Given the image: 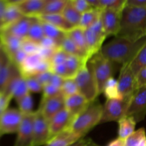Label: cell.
Wrapping results in <instances>:
<instances>
[{
    "mask_svg": "<svg viewBox=\"0 0 146 146\" xmlns=\"http://www.w3.org/2000/svg\"><path fill=\"white\" fill-rule=\"evenodd\" d=\"M51 61L44 59L38 53L27 56L18 68L21 75L25 78L51 71Z\"/></svg>",
    "mask_w": 146,
    "mask_h": 146,
    "instance_id": "7",
    "label": "cell"
},
{
    "mask_svg": "<svg viewBox=\"0 0 146 146\" xmlns=\"http://www.w3.org/2000/svg\"><path fill=\"white\" fill-rule=\"evenodd\" d=\"M146 115V86L141 87L132 94L125 116H131L136 123L141 122Z\"/></svg>",
    "mask_w": 146,
    "mask_h": 146,
    "instance_id": "9",
    "label": "cell"
},
{
    "mask_svg": "<svg viewBox=\"0 0 146 146\" xmlns=\"http://www.w3.org/2000/svg\"><path fill=\"white\" fill-rule=\"evenodd\" d=\"M90 104L84 96L78 93L66 98L65 108L75 118L87 108Z\"/></svg>",
    "mask_w": 146,
    "mask_h": 146,
    "instance_id": "19",
    "label": "cell"
},
{
    "mask_svg": "<svg viewBox=\"0 0 146 146\" xmlns=\"http://www.w3.org/2000/svg\"><path fill=\"white\" fill-rule=\"evenodd\" d=\"M66 35L72 40L74 44L78 46V48L86 56L89 61V55H88V50L87 47L86 41L85 32L84 29L81 27H74L69 31L66 32Z\"/></svg>",
    "mask_w": 146,
    "mask_h": 146,
    "instance_id": "24",
    "label": "cell"
},
{
    "mask_svg": "<svg viewBox=\"0 0 146 146\" xmlns=\"http://www.w3.org/2000/svg\"><path fill=\"white\" fill-rule=\"evenodd\" d=\"M11 100V98L6 96L4 94H0V117L4 113V111L9 108V104Z\"/></svg>",
    "mask_w": 146,
    "mask_h": 146,
    "instance_id": "48",
    "label": "cell"
},
{
    "mask_svg": "<svg viewBox=\"0 0 146 146\" xmlns=\"http://www.w3.org/2000/svg\"><path fill=\"white\" fill-rule=\"evenodd\" d=\"M91 146H100V145H97V144H96V143H94V144H93V145H91Z\"/></svg>",
    "mask_w": 146,
    "mask_h": 146,
    "instance_id": "57",
    "label": "cell"
},
{
    "mask_svg": "<svg viewBox=\"0 0 146 146\" xmlns=\"http://www.w3.org/2000/svg\"><path fill=\"white\" fill-rule=\"evenodd\" d=\"M32 19L31 17H23L20 19L17 20V21L4 28L2 31L9 33L22 40L25 39L27 38V35L32 22Z\"/></svg>",
    "mask_w": 146,
    "mask_h": 146,
    "instance_id": "21",
    "label": "cell"
},
{
    "mask_svg": "<svg viewBox=\"0 0 146 146\" xmlns=\"http://www.w3.org/2000/svg\"><path fill=\"white\" fill-rule=\"evenodd\" d=\"M34 18H36L40 21L51 24V25L62 30L66 33L74 28L69 22L67 21V20L64 18V17L61 14H41V15L37 16L36 17H34Z\"/></svg>",
    "mask_w": 146,
    "mask_h": 146,
    "instance_id": "23",
    "label": "cell"
},
{
    "mask_svg": "<svg viewBox=\"0 0 146 146\" xmlns=\"http://www.w3.org/2000/svg\"><path fill=\"white\" fill-rule=\"evenodd\" d=\"M82 138L70 131H64L51 138L44 146H68Z\"/></svg>",
    "mask_w": 146,
    "mask_h": 146,
    "instance_id": "25",
    "label": "cell"
},
{
    "mask_svg": "<svg viewBox=\"0 0 146 146\" xmlns=\"http://www.w3.org/2000/svg\"><path fill=\"white\" fill-rule=\"evenodd\" d=\"M94 143V141L91 138H86L84 137L68 146H91Z\"/></svg>",
    "mask_w": 146,
    "mask_h": 146,
    "instance_id": "50",
    "label": "cell"
},
{
    "mask_svg": "<svg viewBox=\"0 0 146 146\" xmlns=\"http://www.w3.org/2000/svg\"><path fill=\"white\" fill-rule=\"evenodd\" d=\"M19 106V110L22 114H28L34 112L33 108V99L30 94H27L20 99L16 101Z\"/></svg>",
    "mask_w": 146,
    "mask_h": 146,
    "instance_id": "39",
    "label": "cell"
},
{
    "mask_svg": "<svg viewBox=\"0 0 146 146\" xmlns=\"http://www.w3.org/2000/svg\"><path fill=\"white\" fill-rule=\"evenodd\" d=\"M88 63L86 60L76 56L68 54L65 61V66L66 67L68 74V78H74L78 71L83 66Z\"/></svg>",
    "mask_w": 146,
    "mask_h": 146,
    "instance_id": "28",
    "label": "cell"
},
{
    "mask_svg": "<svg viewBox=\"0 0 146 146\" xmlns=\"http://www.w3.org/2000/svg\"><path fill=\"white\" fill-rule=\"evenodd\" d=\"M71 4H73L76 9L81 13V14L87 12V11L92 10L94 9L89 5L87 0H70Z\"/></svg>",
    "mask_w": 146,
    "mask_h": 146,
    "instance_id": "43",
    "label": "cell"
},
{
    "mask_svg": "<svg viewBox=\"0 0 146 146\" xmlns=\"http://www.w3.org/2000/svg\"><path fill=\"white\" fill-rule=\"evenodd\" d=\"M121 11L111 9H102L101 13V20L103 29L106 36H118L121 29Z\"/></svg>",
    "mask_w": 146,
    "mask_h": 146,
    "instance_id": "13",
    "label": "cell"
},
{
    "mask_svg": "<svg viewBox=\"0 0 146 146\" xmlns=\"http://www.w3.org/2000/svg\"><path fill=\"white\" fill-rule=\"evenodd\" d=\"M136 89L141 87L146 86V66L143 68L135 76Z\"/></svg>",
    "mask_w": 146,
    "mask_h": 146,
    "instance_id": "47",
    "label": "cell"
},
{
    "mask_svg": "<svg viewBox=\"0 0 146 146\" xmlns=\"http://www.w3.org/2000/svg\"><path fill=\"white\" fill-rule=\"evenodd\" d=\"M132 95L122 99H107L103 106V113L100 124L118 121L126 115Z\"/></svg>",
    "mask_w": 146,
    "mask_h": 146,
    "instance_id": "6",
    "label": "cell"
},
{
    "mask_svg": "<svg viewBox=\"0 0 146 146\" xmlns=\"http://www.w3.org/2000/svg\"><path fill=\"white\" fill-rule=\"evenodd\" d=\"M94 76L98 88L99 95L103 93L107 81L113 77V62L104 56L101 52L94 55L88 61Z\"/></svg>",
    "mask_w": 146,
    "mask_h": 146,
    "instance_id": "4",
    "label": "cell"
},
{
    "mask_svg": "<svg viewBox=\"0 0 146 146\" xmlns=\"http://www.w3.org/2000/svg\"><path fill=\"white\" fill-rule=\"evenodd\" d=\"M65 80V78H62V77L56 75V74H54L53 73V75L51 76V81H50L49 84H51V85L54 86L56 88L61 89V87H62L63 84H64V81Z\"/></svg>",
    "mask_w": 146,
    "mask_h": 146,
    "instance_id": "49",
    "label": "cell"
},
{
    "mask_svg": "<svg viewBox=\"0 0 146 146\" xmlns=\"http://www.w3.org/2000/svg\"><path fill=\"white\" fill-rule=\"evenodd\" d=\"M22 39L7 33L6 31H0V44L4 48L7 56L11 59L13 56L21 49Z\"/></svg>",
    "mask_w": 146,
    "mask_h": 146,
    "instance_id": "20",
    "label": "cell"
},
{
    "mask_svg": "<svg viewBox=\"0 0 146 146\" xmlns=\"http://www.w3.org/2000/svg\"><path fill=\"white\" fill-rule=\"evenodd\" d=\"M146 38L138 41H131L126 38L115 37L108 44L103 46L101 54L113 63L122 65L130 64L144 45Z\"/></svg>",
    "mask_w": 146,
    "mask_h": 146,
    "instance_id": "2",
    "label": "cell"
},
{
    "mask_svg": "<svg viewBox=\"0 0 146 146\" xmlns=\"http://www.w3.org/2000/svg\"><path fill=\"white\" fill-rule=\"evenodd\" d=\"M145 138H146L145 128H141L125 140V146H139Z\"/></svg>",
    "mask_w": 146,
    "mask_h": 146,
    "instance_id": "38",
    "label": "cell"
},
{
    "mask_svg": "<svg viewBox=\"0 0 146 146\" xmlns=\"http://www.w3.org/2000/svg\"><path fill=\"white\" fill-rule=\"evenodd\" d=\"M11 1L18 7L23 16L34 18L41 14L46 0H19Z\"/></svg>",
    "mask_w": 146,
    "mask_h": 146,
    "instance_id": "17",
    "label": "cell"
},
{
    "mask_svg": "<svg viewBox=\"0 0 146 146\" xmlns=\"http://www.w3.org/2000/svg\"><path fill=\"white\" fill-rule=\"evenodd\" d=\"M101 13V9H94L90 10L87 12L82 14L81 23H80V27L85 30L89 27H92L93 25H94L96 23H97L100 20Z\"/></svg>",
    "mask_w": 146,
    "mask_h": 146,
    "instance_id": "33",
    "label": "cell"
},
{
    "mask_svg": "<svg viewBox=\"0 0 146 146\" xmlns=\"http://www.w3.org/2000/svg\"><path fill=\"white\" fill-rule=\"evenodd\" d=\"M84 32L88 50V55L91 59L94 55L101 51L103 44L107 36L103 29L101 20L92 27L84 30Z\"/></svg>",
    "mask_w": 146,
    "mask_h": 146,
    "instance_id": "8",
    "label": "cell"
},
{
    "mask_svg": "<svg viewBox=\"0 0 146 146\" xmlns=\"http://www.w3.org/2000/svg\"><path fill=\"white\" fill-rule=\"evenodd\" d=\"M25 80L29 92L36 93V94L42 92L43 86L40 84L39 81L36 79L35 76L27 77V78H25Z\"/></svg>",
    "mask_w": 146,
    "mask_h": 146,
    "instance_id": "42",
    "label": "cell"
},
{
    "mask_svg": "<svg viewBox=\"0 0 146 146\" xmlns=\"http://www.w3.org/2000/svg\"><path fill=\"white\" fill-rule=\"evenodd\" d=\"M24 16H23V14L20 12L18 7L11 1H8V5H7V9L5 11L4 20H3L4 29L17 21V20L22 18Z\"/></svg>",
    "mask_w": 146,
    "mask_h": 146,
    "instance_id": "30",
    "label": "cell"
},
{
    "mask_svg": "<svg viewBox=\"0 0 146 146\" xmlns=\"http://www.w3.org/2000/svg\"><path fill=\"white\" fill-rule=\"evenodd\" d=\"M126 2L127 0H100V9H111L122 12Z\"/></svg>",
    "mask_w": 146,
    "mask_h": 146,
    "instance_id": "37",
    "label": "cell"
},
{
    "mask_svg": "<svg viewBox=\"0 0 146 146\" xmlns=\"http://www.w3.org/2000/svg\"><path fill=\"white\" fill-rule=\"evenodd\" d=\"M0 48H1V44H0Z\"/></svg>",
    "mask_w": 146,
    "mask_h": 146,
    "instance_id": "58",
    "label": "cell"
},
{
    "mask_svg": "<svg viewBox=\"0 0 146 146\" xmlns=\"http://www.w3.org/2000/svg\"><path fill=\"white\" fill-rule=\"evenodd\" d=\"M74 119V117L66 108L52 117L48 121L51 139L64 131H70Z\"/></svg>",
    "mask_w": 146,
    "mask_h": 146,
    "instance_id": "14",
    "label": "cell"
},
{
    "mask_svg": "<svg viewBox=\"0 0 146 146\" xmlns=\"http://www.w3.org/2000/svg\"><path fill=\"white\" fill-rule=\"evenodd\" d=\"M35 111L23 114V118L17 132L14 146H33L34 139V119Z\"/></svg>",
    "mask_w": 146,
    "mask_h": 146,
    "instance_id": "11",
    "label": "cell"
},
{
    "mask_svg": "<svg viewBox=\"0 0 146 146\" xmlns=\"http://www.w3.org/2000/svg\"><path fill=\"white\" fill-rule=\"evenodd\" d=\"M139 146H146V138H145V139L141 142V143L140 144Z\"/></svg>",
    "mask_w": 146,
    "mask_h": 146,
    "instance_id": "55",
    "label": "cell"
},
{
    "mask_svg": "<svg viewBox=\"0 0 146 146\" xmlns=\"http://www.w3.org/2000/svg\"><path fill=\"white\" fill-rule=\"evenodd\" d=\"M67 3L68 1L66 0H46L45 7L41 14H62Z\"/></svg>",
    "mask_w": 146,
    "mask_h": 146,
    "instance_id": "34",
    "label": "cell"
},
{
    "mask_svg": "<svg viewBox=\"0 0 146 146\" xmlns=\"http://www.w3.org/2000/svg\"><path fill=\"white\" fill-rule=\"evenodd\" d=\"M59 48L62 49L64 51H65L66 53L69 54V55L76 56L80 57V58H84V59L88 61V59L86 57V56L78 48V46L74 44V41L67 35L62 41Z\"/></svg>",
    "mask_w": 146,
    "mask_h": 146,
    "instance_id": "35",
    "label": "cell"
},
{
    "mask_svg": "<svg viewBox=\"0 0 146 146\" xmlns=\"http://www.w3.org/2000/svg\"><path fill=\"white\" fill-rule=\"evenodd\" d=\"M102 113L103 106L96 100L74 118L70 131L81 138H84L92 128L100 124Z\"/></svg>",
    "mask_w": 146,
    "mask_h": 146,
    "instance_id": "3",
    "label": "cell"
},
{
    "mask_svg": "<svg viewBox=\"0 0 146 146\" xmlns=\"http://www.w3.org/2000/svg\"><path fill=\"white\" fill-rule=\"evenodd\" d=\"M28 94H29V91L27 88L25 78L21 75V74H19L10 81L2 94L11 99L14 98L17 101Z\"/></svg>",
    "mask_w": 146,
    "mask_h": 146,
    "instance_id": "18",
    "label": "cell"
},
{
    "mask_svg": "<svg viewBox=\"0 0 146 146\" xmlns=\"http://www.w3.org/2000/svg\"><path fill=\"white\" fill-rule=\"evenodd\" d=\"M107 146H125V140L118 138L110 142Z\"/></svg>",
    "mask_w": 146,
    "mask_h": 146,
    "instance_id": "54",
    "label": "cell"
},
{
    "mask_svg": "<svg viewBox=\"0 0 146 146\" xmlns=\"http://www.w3.org/2000/svg\"><path fill=\"white\" fill-rule=\"evenodd\" d=\"M78 88V92L84 96L88 102L92 103L99 96L98 86L96 81L92 70L87 63L74 78Z\"/></svg>",
    "mask_w": 146,
    "mask_h": 146,
    "instance_id": "5",
    "label": "cell"
},
{
    "mask_svg": "<svg viewBox=\"0 0 146 146\" xmlns=\"http://www.w3.org/2000/svg\"><path fill=\"white\" fill-rule=\"evenodd\" d=\"M20 74L18 67L10 59L0 70V94H2L12 78Z\"/></svg>",
    "mask_w": 146,
    "mask_h": 146,
    "instance_id": "22",
    "label": "cell"
},
{
    "mask_svg": "<svg viewBox=\"0 0 146 146\" xmlns=\"http://www.w3.org/2000/svg\"><path fill=\"white\" fill-rule=\"evenodd\" d=\"M52 75V71H48L38 74V75L35 76V77L36 78V79L39 81L40 84L43 86V87H44V86L47 85V84H49Z\"/></svg>",
    "mask_w": 146,
    "mask_h": 146,
    "instance_id": "45",
    "label": "cell"
},
{
    "mask_svg": "<svg viewBox=\"0 0 146 146\" xmlns=\"http://www.w3.org/2000/svg\"><path fill=\"white\" fill-rule=\"evenodd\" d=\"M116 37L131 41L146 38V8L125 6L122 11L121 29Z\"/></svg>",
    "mask_w": 146,
    "mask_h": 146,
    "instance_id": "1",
    "label": "cell"
},
{
    "mask_svg": "<svg viewBox=\"0 0 146 146\" xmlns=\"http://www.w3.org/2000/svg\"><path fill=\"white\" fill-rule=\"evenodd\" d=\"M40 48H41V46L39 44L33 42L27 38L23 40L21 43V49L23 50L27 55L38 54L40 51Z\"/></svg>",
    "mask_w": 146,
    "mask_h": 146,
    "instance_id": "41",
    "label": "cell"
},
{
    "mask_svg": "<svg viewBox=\"0 0 146 146\" xmlns=\"http://www.w3.org/2000/svg\"><path fill=\"white\" fill-rule=\"evenodd\" d=\"M61 89L56 88L51 84H47L43 87V96L42 98H48L55 96L61 93Z\"/></svg>",
    "mask_w": 146,
    "mask_h": 146,
    "instance_id": "44",
    "label": "cell"
},
{
    "mask_svg": "<svg viewBox=\"0 0 146 146\" xmlns=\"http://www.w3.org/2000/svg\"><path fill=\"white\" fill-rule=\"evenodd\" d=\"M118 138L125 140L135 131L136 121L133 117L125 116L118 121Z\"/></svg>",
    "mask_w": 146,
    "mask_h": 146,
    "instance_id": "27",
    "label": "cell"
},
{
    "mask_svg": "<svg viewBox=\"0 0 146 146\" xmlns=\"http://www.w3.org/2000/svg\"><path fill=\"white\" fill-rule=\"evenodd\" d=\"M61 91L66 98L79 93L74 78H66L61 88Z\"/></svg>",
    "mask_w": 146,
    "mask_h": 146,
    "instance_id": "40",
    "label": "cell"
},
{
    "mask_svg": "<svg viewBox=\"0 0 146 146\" xmlns=\"http://www.w3.org/2000/svg\"><path fill=\"white\" fill-rule=\"evenodd\" d=\"M118 89L121 96H129L136 90L135 76L133 73L130 64L122 65L118 79Z\"/></svg>",
    "mask_w": 146,
    "mask_h": 146,
    "instance_id": "15",
    "label": "cell"
},
{
    "mask_svg": "<svg viewBox=\"0 0 146 146\" xmlns=\"http://www.w3.org/2000/svg\"><path fill=\"white\" fill-rule=\"evenodd\" d=\"M9 59V58L7 56V53L5 52L4 48L1 46V48H0V70L2 68V67L4 66V64L7 63V61Z\"/></svg>",
    "mask_w": 146,
    "mask_h": 146,
    "instance_id": "52",
    "label": "cell"
},
{
    "mask_svg": "<svg viewBox=\"0 0 146 146\" xmlns=\"http://www.w3.org/2000/svg\"><path fill=\"white\" fill-rule=\"evenodd\" d=\"M66 97L62 93L48 98H42L38 111L49 121L52 117L65 108Z\"/></svg>",
    "mask_w": 146,
    "mask_h": 146,
    "instance_id": "16",
    "label": "cell"
},
{
    "mask_svg": "<svg viewBox=\"0 0 146 146\" xmlns=\"http://www.w3.org/2000/svg\"><path fill=\"white\" fill-rule=\"evenodd\" d=\"M3 29H4V24L1 21H0V31H2Z\"/></svg>",
    "mask_w": 146,
    "mask_h": 146,
    "instance_id": "56",
    "label": "cell"
},
{
    "mask_svg": "<svg viewBox=\"0 0 146 146\" xmlns=\"http://www.w3.org/2000/svg\"><path fill=\"white\" fill-rule=\"evenodd\" d=\"M146 66V41L136 54L135 58L130 63V67L134 75L137 74Z\"/></svg>",
    "mask_w": 146,
    "mask_h": 146,
    "instance_id": "32",
    "label": "cell"
},
{
    "mask_svg": "<svg viewBox=\"0 0 146 146\" xmlns=\"http://www.w3.org/2000/svg\"><path fill=\"white\" fill-rule=\"evenodd\" d=\"M44 38H45V35H44L41 21L36 18H33L27 38L33 42L40 44V43L43 41Z\"/></svg>",
    "mask_w": 146,
    "mask_h": 146,
    "instance_id": "29",
    "label": "cell"
},
{
    "mask_svg": "<svg viewBox=\"0 0 146 146\" xmlns=\"http://www.w3.org/2000/svg\"><path fill=\"white\" fill-rule=\"evenodd\" d=\"M103 94L107 99H122L121 94L118 89V80L113 77L110 78L104 86Z\"/></svg>",
    "mask_w": 146,
    "mask_h": 146,
    "instance_id": "36",
    "label": "cell"
},
{
    "mask_svg": "<svg viewBox=\"0 0 146 146\" xmlns=\"http://www.w3.org/2000/svg\"><path fill=\"white\" fill-rule=\"evenodd\" d=\"M50 140L51 136L48 121L37 110L34 114L33 146L45 145Z\"/></svg>",
    "mask_w": 146,
    "mask_h": 146,
    "instance_id": "12",
    "label": "cell"
},
{
    "mask_svg": "<svg viewBox=\"0 0 146 146\" xmlns=\"http://www.w3.org/2000/svg\"><path fill=\"white\" fill-rule=\"evenodd\" d=\"M61 14L74 27H80L82 14L76 9L75 7L71 4V1H68V3Z\"/></svg>",
    "mask_w": 146,
    "mask_h": 146,
    "instance_id": "31",
    "label": "cell"
},
{
    "mask_svg": "<svg viewBox=\"0 0 146 146\" xmlns=\"http://www.w3.org/2000/svg\"><path fill=\"white\" fill-rule=\"evenodd\" d=\"M7 5H8V1L0 0V21H1L2 22L3 20H4V14H5V11L7 9Z\"/></svg>",
    "mask_w": 146,
    "mask_h": 146,
    "instance_id": "53",
    "label": "cell"
},
{
    "mask_svg": "<svg viewBox=\"0 0 146 146\" xmlns=\"http://www.w3.org/2000/svg\"><path fill=\"white\" fill-rule=\"evenodd\" d=\"M27 56L28 55H27L23 50L20 49L13 56L12 58L10 60H11V61L19 68V66L22 64L23 61H24V60H25V58H27Z\"/></svg>",
    "mask_w": 146,
    "mask_h": 146,
    "instance_id": "46",
    "label": "cell"
},
{
    "mask_svg": "<svg viewBox=\"0 0 146 146\" xmlns=\"http://www.w3.org/2000/svg\"><path fill=\"white\" fill-rule=\"evenodd\" d=\"M41 22L45 37L52 40L59 48L62 41L66 36V33L48 23L41 21Z\"/></svg>",
    "mask_w": 146,
    "mask_h": 146,
    "instance_id": "26",
    "label": "cell"
},
{
    "mask_svg": "<svg viewBox=\"0 0 146 146\" xmlns=\"http://www.w3.org/2000/svg\"><path fill=\"white\" fill-rule=\"evenodd\" d=\"M126 5L139 8H146V0H127Z\"/></svg>",
    "mask_w": 146,
    "mask_h": 146,
    "instance_id": "51",
    "label": "cell"
},
{
    "mask_svg": "<svg viewBox=\"0 0 146 146\" xmlns=\"http://www.w3.org/2000/svg\"><path fill=\"white\" fill-rule=\"evenodd\" d=\"M23 114L17 108H8L0 117V137L16 133L21 123Z\"/></svg>",
    "mask_w": 146,
    "mask_h": 146,
    "instance_id": "10",
    "label": "cell"
}]
</instances>
